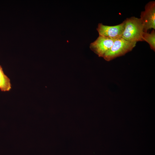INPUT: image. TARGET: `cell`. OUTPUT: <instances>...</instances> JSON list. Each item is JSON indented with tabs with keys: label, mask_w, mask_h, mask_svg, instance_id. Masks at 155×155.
Segmentation results:
<instances>
[{
	"label": "cell",
	"mask_w": 155,
	"mask_h": 155,
	"mask_svg": "<svg viewBox=\"0 0 155 155\" xmlns=\"http://www.w3.org/2000/svg\"><path fill=\"white\" fill-rule=\"evenodd\" d=\"M125 24L122 38L131 42L143 41L142 35L143 26L140 18L135 17L127 18L125 20Z\"/></svg>",
	"instance_id": "1"
},
{
	"label": "cell",
	"mask_w": 155,
	"mask_h": 155,
	"mask_svg": "<svg viewBox=\"0 0 155 155\" xmlns=\"http://www.w3.org/2000/svg\"><path fill=\"white\" fill-rule=\"evenodd\" d=\"M136 42L129 41L122 38L115 40L111 48L105 54L103 58L107 61L125 55L132 51Z\"/></svg>",
	"instance_id": "2"
},
{
	"label": "cell",
	"mask_w": 155,
	"mask_h": 155,
	"mask_svg": "<svg viewBox=\"0 0 155 155\" xmlns=\"http://www.w3.org/2000/svg\"><path fill=\"white\" fill-rule=\"evenodd\" d=\"M140 19L143 26L144 32L155 29V1H150L146 5L145 10L141 13Z\"/></svg>",
	"instance_id": "3"
},
{
	"label": "cell",
	"mask_w": 155,
	"mask_h": 155,
	"mask_svg": "<svg viewBox=\"0 0 155 155\" xmlns=\"http://www.w3.org/2000/svg\"><path fill=\"white\" fill-rule=\"evenodd\" d=\"M125 24V21L119 24L114 26L105 25L102 23H99L97 30L99 36L116 40L122 38Z\"/></svg>",
	"instance_id": "4"
},
{
	"label": "cell",
	"mask_w": 155,
	"mask_h": 155,
	"mask_svg": "<svg viewBox=\"0 0 155 155\" xmlns=\"http://www.w3.org/2000/svg\"><path fill=\"white\" fill-rule=\"evenodd\" d=\"M115 40L99 36L90 45V49L99 57H103L111 48Z\"/></svg>",
	"instance_id": "5"
},
{
	"label": "cell",
	"mask_w": 155,
	"mask_h": 155,
	"mask_svg": "<svg viewBox=\"0 0 155 155\" xmlns=\"http://www.w3.org/2000/svg\"><path fill=\"white\" fill-rule=\"evenodd\" d=\"M11 88L9 79L5 75L0 65V89L2 91H9Z\"/></svg>",
	"instance_id": "6"
},
{
	"label": "cell",
	"mask_w": 155,
	"mask_h": 155,
	"mask_svg": "<svg viewBox=\"0 0 155 155\" xmlns=\"http://www.w3.org/2000/svg\"><path fill=\"white\" fill-rule=\"evenodd\" d=\"M142 38L144 41L148 43L151 49L155 51V32L153 29L150 33L143 32Z\"/></svg>",
	"instance_id": "7"
}]
</instances>
